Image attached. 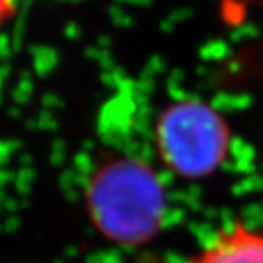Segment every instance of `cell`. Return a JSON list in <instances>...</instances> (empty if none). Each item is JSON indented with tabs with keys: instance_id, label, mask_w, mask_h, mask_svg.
<instances>
[{
	"instance_id": "cell-1",
	"label": "cell",
	"mask_w": 263,
	"mask_h": 263,
	"mask_svg": "<svg viewBox=\"0 0 263 263\" xmlns=\"http://www.w3.org/2000/svg\"><path fill=\"white\" fill-rule=\"evenodd\" d=\"M86 205L94 228L104 238L139 246L157 236L166 214V190L149 164L115 157L92 173Z\"/></svg>"
},
{
	"instance_id": "cell-2",
	"label": "cell",
	"mask_w": 263,
	"mask_h": 263,
	"mask_svg": "<svg viewBox=\"0 0 263 263\" xmlns=\"http://www.w3.org/2000/svg\"><path fill=\"white\" fill-rule=\"evenodd\" d=\"M154 137L164 166L185 180L214 175L233 145V132L224 115L197 98L167 104L156 122Z\"/></svg>"
},
{
	"instance_id": "cell-3",
	"label": "cell",
	"mask_w": 263,
	"mask_h": 263,
	"mask_svg": "<svg viewBox=\"0 0 263 263\" xmlns=\"http://www.w3.org/2000/svg\"><path fill=\"white\" fill-rule=\"evenodd\" d=\"M190 263H263V228L238 220L210 238Z\"/></svg>"
},
{
	"instance_id": "cell-4",
	"label": "cell",
	"mask_w": 263,
	"mask_h": 263,
	"mask_svg": "<svg viewBox=\"0 0 263 263\" xmlns=\"http://www.w3.org/2000/svg\"><path fill=\"white\" fill-rule=\"evenodd\" d=\"M19 0H0V28H4L17 12Z\"/></svg>"
}]
</instances>
